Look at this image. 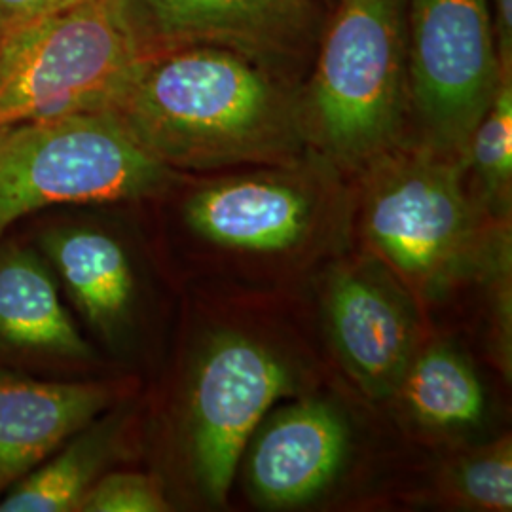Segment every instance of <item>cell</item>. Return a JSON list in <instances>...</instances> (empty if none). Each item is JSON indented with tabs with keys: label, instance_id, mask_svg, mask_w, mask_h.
<instances>
[{
	"label": "cell",
	"instance_id": "30bf717a",
	"mask_svg": "<svg viewBox=\"0 0 512 512\" xmlns=\"http://www.w3.org/2000/svg\"><path fill=\"white\" fill-rule=\"evenodd\" d=\"M110 397L107 385L0 374V492L84 431Z\"/></svg>",
	"mask_w": 512,
	"mask_h": 512
},
{
	"label": "cell",
	"instance_id": "6da1fadb",
	"mask_svg": "<svg viewBox=\"0 0 512 512\" xmlns=\"http://www.w3.org/2000/svg\"><path fill=\"white\" fill-rule=\"evenodd\" d=\"M107 110L169 169L289 167L310 147L289 78L228 50L141 57Z\"/></svg>",
	"mask_w": 512,
	"mask_h": 512
},
{
	"label": "cell",
	"instance_id": "44dd1931",
	"mask_svg": "<svg viewBox=\"0 0 512 512\" xmlns=\"http://www.w3.org/2000/svg\"><path fill=\"white\" fill-rule=\"evenodd\" d=\"M499 67L512 76V0H490Z\"/></svg>",
	"mask_w": 512,
	"mask_h": 512
},
{
	"label": "cell",
	"instance_id": "4fadbf2b",
	"mask_svg": "<svg viewBox=\"0 0 512 512\" xmlns=\"http://www.w3.org/2000/svg\"><path fill=\"white\" fill-rule=\"evenodd\" d=\"M0 348L74 361L92 357L52 274L29 249L0 253Z\"/></svg>",
	"mask_w": 512,
	"mask_h": 512
},
{
	"label": "cell",
	"instance_id": "ffe728a7",
	"mask_svg": "<svg viewBox=\"0 0 512 512\" xmlns=\"http://www.w3.org/2000/svg\"><path fill=\"white\" fill-rule=\"evenodd\" d=\"M93 0H0V44L21 29Z\"/></svg>",
	"mask_w": 512,
	"mask_h": 512
},
{
	"label": "cell",
	"instance_id": "7c38bea8",
	"mask_svg": "<svg viewBox=\"0 0 512 512\" xmlns=\"http://www.w3.org/2000/svg\"><path fill=\"white\" fill-rule=\"evenodd\" d=\"M329 319L334 342L355 378L374 395L393 393L412 361V325L395 294L368 274L336 275Z\"/></svg>",
	"mask_w": 512,
	"mask_h": 512
},
{
	"label": "cell",
	"instance_id": "3957f363",
	"mask_svg": "<svg viewBox=\"0 0 512 512\" xmlns=\"http://www.w3.org/2000/svg\"><path fill=\"white\" fill-rule=\"evenodd\" d=\"M171 179L173 169L139 147L109 110L0 126V238L38 209L135 200Z\"/></svg>",
	"mask_w": 512,
	"mask_h": 512
},
{
	"label": "cell",
	"instance_id": "e0dca14e",
	"mask_svg": "<svg viewBox=\"0 0 512 512\" xmlns=\"http://www.w3.org/2000/svg\"><path fill=\"white\" fill-rule=\"evenodd\" d=\"M484 202L509 207L512 181V76H503L494 101L478 122L463 154Z\"/></svg>",
	"mask_w": 512,
	"mask_h": 512
},
{
	"label": "cell",
	"instance_id": "7402d4cb",
	"mask_svg": "<svg viewBox=\"0 0 512 512\" xmlns=\"http://www.w3.org/2000/svg\"><path fill=\"white\" fill-rule=\"evenodd\" d=\"M319 2H321V4H325V8H327V10H329L330 6L334 4V0H319Z\"/></svg>",
	"mask_w": 512,
	"mask_h": 512
},
{
	"label": "cell",
	"instance_id": "ac0fdd59",
	"mask_svg": "<svg viewBox=\"0 0 512 512\" xmlns=\"http://www.w3.org/2000/svg\"><path fill=\"white\" fill-rule=\"evenodd\" d=\"M450 490L461 503L473 509L511 511V440H499L473 456L461 459L450 475Z\"/></svg>",
	"mask_w": 512,
	"mask_h": 512
},
{
	"label": "cell",
	"instance_id": "52a82bcc",
	"mask_svg": "<svg viewBox=\"0 0 512 512\" xmlns=\"http://www.w3.org/2000/svg\"><path fill=\"white\" fill-rule=\"evenodd\" d=\"M135 55L217 48L291 78L310 63L327 8L319 0H109Z\"/></svg>",
	"mask_w": 512,
	"mask_h": 512
},
{
	"label": "cell",
	"instance_id": "5bb4252c",
	"mask_svg": "<svg viewBox=\"0 0 512 512\" xmlns=\"http://www.w3.org/2000/svg\"><path fill=\"white\" fill-rule=\"evenodd\" d=\"M42 249L93 327L110 334L124 323L133 274L116 239L90 228H57L42 236Z\"/></svg>",
	"mask_w": 512,
	"mask_h": 512
},
{
	"label": "cell",
	"instance_id": "d6986e66",
	"mask_svg": "<svg viewBox=\"0 0 512 512\" xmlns=\"http://www.w3.org/2000/svg\"><path fill=\"white\" fill-rule=\"evenodd\" d=\"M78 511L164 512L169 511V503L154 478L139 473H112L93 482Z\"/></svg>",
	"mask_w": 512,
	"mask_h": 512
},
{
	"label": "cell",
	"instance_id": "9a60e30c",
	"mask_svg": "<svg viewBox=\"0 0 512 512\" xmlns=\"http://www.w3.org/2000/svg\"><path fill=\"white\" fill-rule=\"evenodd\" d=\"M399 387L404 403L423 425L465 429L484 416L486 399L480 380L450 349H429L410 361Z\"/></svg>",
	"mask_w": 512,
	"mask_h": 512
},
{
	"label": "cell",
	"instance_id": "9c48e42d",
	"mask_svg": "<svg viewBox=\"0 0 512 512\" xmlns=\"http://www.w3.org/2000/svg\"><path fill=\"white\" fill-rule=\"evenodd\" d=\"M310 213L302 184L275 173L222 179L186 203V220L200 236L239 251L291 247L306 234Z\"/></svg>",
	"mask_w": 512,
	"mask_h": 512
},
{
	"label": "cell",
	"instance_id": "8fae6325",
	"mask_svg": "<svg viewBox=\"0 0 512 512\" xmlns=\"http://www.w3.org/2000/svg\"><path fill=\"white\" fill-rule=\"evenodd\" d=\"M348 448L346 425L325 403H300L266 425L251 454V486L274 507L319 494L336 476Z\"/></svg>",
	"mask_w": 512,
	"mask_h": 512
},
{
	"label": "cell",
	"instance_id": "ba28073f",
	"mask_svg": "<svg viewBox=\"0 0 512 512\" xmlns=\"http://www.w3.org/2000/svg\"><path fill=\"white\" fill-rule=\"evenodd\" d=\"M291 389L287 368L256 342L228 336L207 351L192 389V450L211 499L224 501L247 440Z\"/></svg>",
	"mask_w": 512,
	"mask_h": 512
},
{
	"label": "cell",
	"instance_id": "7a4b0ae2",
	"mask_svg": "<svg viewBox=\"0 0 512 512\" xmlns=\"http://www.w3.org/2000/svg\"><path fill=\"white\" fill-rule=\"evenodd\" d=\"M408 0H334L300 95L310 147L365 171L403 143L410 110Z\"/></svg>",
	"mask_w": 512,
	"mask_h": 512
},
{
	"label": "cell",
	"instance_id": "8992f818",
	"mask_svg": "<svg viewBox=\"0 0 512 512\" xmlns=\"http://www.w3.org/2000/svg\"><path fill=\"white\" fill-rule=\"evenodd\" d=\"M408 92L421 143L463 158L501 73L490 0H408Z\"/></svg>",
	"mask_w": 512,
	"mask_h": 512
},
{
	"label": "cell",
	"instance_id": "277c9868",
	"mask_svg": "<svg viewBox=\"0 0 512 512\" xmlns=\"http://www.w3.org/2000/svg\"><path fill=\"white\" fill-rule=\"evenodd\" d=\"M365 173L366 238L410 287L435 293L467 270L480 222L463 158L401 143Z\"/></svg>",
	"mask_w": 512,
	"mask_h": 512
},
{
	"label": "cell",
	"instance_id": "5b68a950",
	"mask_svg": "<svg viewBox=\"0 0 512 512\" xmlns=\"http://www.w3.org/2000/svg\"><path fill=\"white\" fill-rule=\"evenodd\" d=\"M137 59L109 0L37 21L0 44V126L107 110Z\"/></svg>",
	"mask_w": 512,
	"mask_h": 512
},
{
	"label": "cell",
	"instance_id": "2e32d148",
	"mask_svg": "<svg viewBox=\"0 0 512 512\" xmlns=\"http://www.w3.org/2000/svg\"><path fill=\"white\" fill-rule=\"evenodd\" d=\"M103 431L78 435L55 458L44 459L0 499V512L78 511L107 458Z\"/></svg>",
	"mask_w": 512,
	"mask_h": 512
}]
</instances>
